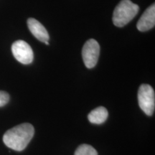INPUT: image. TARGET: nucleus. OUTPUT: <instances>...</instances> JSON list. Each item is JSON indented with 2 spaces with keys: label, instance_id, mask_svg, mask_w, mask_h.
I'll list each match as a JSON object with an SVG mask.
<instances>
[{
  "label": "nucleus",
  "instance_id": "6",
  "mask_svg": "<svg viewBox=\"0 0 155 155\" xmlns=\"http://www.w3.org/2000/svg\"><path fill=\"white\" fill-rule=\"evenodd\" d=\"M155 25V5L152 4L141 15L137 25L140 32H146L153 28Z\"/></svg>",
  "mask_w": 155,
  "mask_h": 155
},
{
  "label": "nucleus",
  "instance_id": "9",
  "mask_svg": "<svg viewBox=\"0 0 155 155\" xmlns=\"http://www.w3.org/2000/svg\"><path fill=\"white\" fill-rule=\"evenodd\" d=\"M74 155H98V152L91 145L83 144L78 147Z\"/></svg>",
  "mask_w": 155,
  "mask_h": 155
},
{
  "label": "nucleus",
  "instance_id": "2",
  "mask_svg": "<svg viewBox=\"0 0 155 155\" xmlns=\"http://www.w3.org/2000/svg\"><path fill=\"white\" fill-rule=\"evenodd\" d=\"M139 7L131 0H121L114 9L113 22L115 26L122 28L131 22L138 14Z\"/></svg>",
  "mask_w": 155,
  "mask_h": 155
},
{
  "label": "nucleus",
  "instance_id": "1",
  "mask_svg": "<svg viewBox=\"0 0 155 155\" xmlns=\"http://www.w3.org/2000/svg\"><path fill=\"white\" fill-rule=\"evenodd\" d=\"M34 134L33 126L30 124L24 123L6 131L3 136V141L9 148L20 152L26 148L32 140Z\"/></svg>",
  "mask_w": 155,
  "mask_h": 155
},
{
  "label": "nucleus",
  "instance_id": "5",
  "mask_svg": "<svg viewBox=\"0 0 155 155\" xmlns=\"http://www.w3.org/2000/svg\"><path fill=\"white\" fill-rule=\"evenodd\" d=\"M13 55L19 63L28 65L33 61V51L30 46L23 40H17L12 45Z\"/></svg>",
  "mask_w": 155,
  "mask_h": 155
},
{
  "label": "nucleus",
  "instance_id": "8",
  "mask_svg": "<svg viewBox=\"0 0 155 155\" xmlns=\"http://www.w3.org/2000/svg\"><path fill=\"white\" fill-rule=\"evenodd\" d=\"M108 116L107 109L104 106H99L89 113L88 119L91 123L94 124H101L106 121Z\"/></svg>",
  "mask_w": 155,
  "mask_h": 155
},
{
  "label": "nucleus",
  "instance_id": "4",
  "mask_svg": "<svg viewBox=\"0 0 155 155\" xmlns=\"http://www.w3.org/2000/svg\"><path fill=\"white\" fill-rule=\"evenodd\" d=\"M100 54V46L94 39H90L84 44L82 50V57L85 65L88 68L96 66Z\"/></svg>",
  "mask_w": 155,
  "mask_h": 155
},
{
  "label": "nucleus",
  "instance_id": "3",
  "mask_svg": "<svg viewBox=\"0 0 155 155\" xmlns=\"http://www.w3.org/2000/svg\"><path fill=\"white\" fill-rule=\"evenodd\" d=\"M139 107L147 116H152L155 108V94L152 87L148 84H142L138 91Z\"/></svg>",
  "mask_w": 155,
  "mask_h": 155
},
{
  "label": "nucleus",
  "instance_id": "7",
  "mask_svg": "<svg viewBox=\"0 0 155 155\" xmlns=\"http://www.w3.org/2000/svg\"><path fill=\"white\" fill-rule=\"evenodd\" d=\"M28 26L31 33L35 37V38L42 42H48L50 37L47 30L39 21L34 18L28 19Z\"/></svg>",
  "mask_w": 155,
  "mask_h": 155
},
{
  "label": "nucleus",
  "instance_id": "10",
  "mask_svg": "<svg viewBox=\"0 0 155 155\" xmlns=\"http://www.w3.org/2000/svg\"><path fill=\"white\" fill-rule=\"evenodd\" d=\"M9 101V95L7 92L0 91V107L5 106Z\"/></svg>",
  "mask_w": 155,
  "mask_h": 155
}]
</instances>
